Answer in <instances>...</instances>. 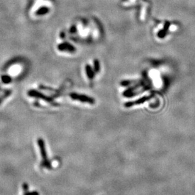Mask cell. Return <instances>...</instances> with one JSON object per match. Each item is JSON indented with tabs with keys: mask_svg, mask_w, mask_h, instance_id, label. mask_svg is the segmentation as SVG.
I'll use <instances>...</instances> for the list:
<instances>
[{
	"mask_svg": "<svg viewBox=\"0 0 195 195\" xmlns=\"http://www.w3.org/2000/svg\"><path fill=\"white\" fill-rule=\"evenodd\" d=\"M38 145L40 148L42 157H43V162H42V163L41 164V167H46L48 169H51L52 168V165H51L50 162L48 159L47 154H46V149H45V146L44 141L42 139H38Z\"/></svg>",
	"mask_w": 195,
	"mask_h": 195,
	"instance_id": "obj_1",
	"label": "cell"
},
{
	"mask_svg": "<svg viewBox=\"0 0 195 195\" xmlns=\"http://www.w3.org/2000/svg\"><path fill=\"white\" fill-rule=\"evenodd\" d=\"M71 96L72 98L74 99H79V100H81L83 101H88L89 103H93V99H91L90 98H88L87 96H82V95H77V94H72Z\"/></svg>",
	"mask_w": 195,
	"mask_h": 195,
	"instance_id": "obj_2",
	"label": "cell"
},
{
	"mask_svg": "<svg viewBox=\"0 0 195 195\" xmlns=\"http://www.w3.org/2000/svg\"><path fill=\"white\" fill-rule=\"evenodd\" d=\"M24 195H39V193L36 191H34L32 193H29L28 191H25Z\"/></svg>",
	"mask_w": 195,
	"mask_h": 195,
	"instance_id": "obj_3",
	"label": "cell"
},
{
	"mask_svg": "<svg viewBox=\"0 0 195 195\" xmlns=\"http://www.w3.org/2000/svg\"><path fill=\"white\" fill-rule=\"evenodd\" d=\"M23 190H24L25 192V191H28L29 186H28V184H27V183H24V184H23Z\"/></svg>",
	"mask_w": 195,
	"mask_h": 195,
	"instance_id": "obj_4",
	"label": "cell"
}]
</instances>
